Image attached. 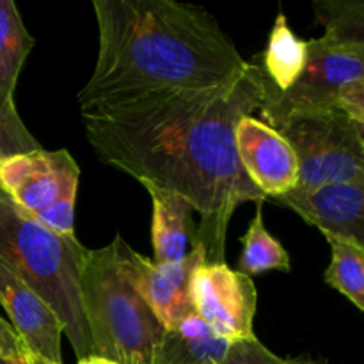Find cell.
Returning <instances> with one entry per match:
<instances>
[{
    "label": "cell",
    "mask_w": 364,
    "mask_h": 364,
    "mask_svg": "<svg viewBox=\"0 0 364 364\" xmlns=\"http://www.w3.org/2000/svg\"><path fill=\"white\" fill-rule=\"evenodd\" d=\"M313 9L323 39L364 52V0H316Z\"/></svg>",
    "instance_id": "obj_19"
},
{
    "label": "cell",
    "mask_w": 364,
    "mask_h": 364,
    "mask_svg": "<svg viewBox=\"0 0 364 364\" xmlns=\"http://www.w3.org/2000/svg\"><path fill=\"white\" fill-rule=\"evenodd\" d=\"M23 341H21L20 336L14 333L13 326L7 323L4 318H0V355L16 361V359L23 354Z\"/></svg>",
    "instance_id": "obj_24"
},
{
    "label": "cell",
    "mask_w": 364,
    "mask_h": 364,
    "mask_svg": "<svg viewBox=\"0 0 364 364\" xmlns=\"http://www.w3.org/2000/svg\"><path fill=\"white\" fill-rule=\"evenodd\" d=\"M16 364H63V363H53V361H48V359L41 358V355L34 354V352L28 350L27 347H25L23 354L20 355V358L14 361Z\"/></svg>",
    "instance_id": "obj_25"
},
{
    "label": "cell",
    "mask_w": 364,
    "mask_h": 364,
    "mask_svg": "<svg viewBox=\"0 0 364 364\" xmlns=\"http://www.w3.org/2000/svg\"><path fill=\"white\" fill-rule=\"evenodd\" d=\"M267 80L256 60L230 82L181 89L82 114L92 151L107 166L139 183H153L187 199L199 224L196 242L208 262H224L226 231L244 203L263 205L265 196L242 169L235 128L259 110Z\"/></svg>",
    "instance_id": "obj_1"
},
{
    "label": "cell",
    "mask_w": 364,
    "mask_h": 364,
    "mask_svg": "<svg viewBox=\"0 0 364 364\" xmlns=\"http://www.w3.org/2000/svg\"><path fill=\"white\" fill-rule=\"evenodd\" d=\"M0 304L11 318L14 333L34 354L63 363L60 338L64 326L48 302L25 283L9 263L0 258Z\"/></svg>",
    "instance_id": "obj_11"
},
{
    "label": "cell",
    "mask_w": 364,
    "mask_h": 364,
    "mask_svg": "<svg viewBox=\"0 0 364 364\" xmlns=\"http://www.w3.org/2000/svg\"><path fill=\"white\" fill-rule=\"evenodd\" d=\"M242 244H244V249L238 262V272L252 277L270 272V270H281V272L291 270L288 251L265 228L263 205H256V213L242 237Z\"/></svg>",
    "instance_id": "obj_17"
},
{
    "label": "cell",
    "mask_w": 364,
    "mask_h": 364,
    "mask_svg": "<svg viewBox=\"0 0 364 364\" xmlns=\"http://www.w3.org/2000/svg\"><path fill=\"white\" fill-rule=\"evenodd\" d=\"M75 201H77V191H70L57 199L55 203L48 205L32 215L36 223L41 224L50 233L60 238L75 237Z\"/></svg>",
    "instance_id": "obj_21"
},
{
    "label": "cell",
    "mask_w": 364,
    "mask_h": 364,
    "mask_svg": "<svg viewBox=\"0 0 364 364\" xmlns=\"http://www.w3.org/2000/svg\"><path fill=\"white\" fill-rule=\"evenodd\" d=\"M231 345L196 315L164 331L151 364H223Z\"/></svg>",
    "instance_id": "obj_14"
},
{
    "label": "cell",
    "mask_w": 364,
    "mask_h": 364,
    "mask_svg": "<svg viewBox=\"0 0 364 364\" xmlns=\"http://www.w3.org/2000/svg\"><path fill=\"white\" fill-rule=\"evenodd\" d=\"M191 301L199 318L231 343L255 340L258 291L252 277L226 262L203 263L191 279Z\"/></svg>",
    "instance_id": "obj_8"
},
{
    "label": "cell",
    "mask_w": 364,
    "mask_h": 364,
    "mask_svg": "<svg viewBox=\"0 0 364 364\" xmlns=\"http://www.w3.org/2000/svg\"><path fill=\"white\" fill-rule=\"evenodd\" d=\"M0 364H16L13 361V359H7V358H2V355H0Z\"/></svg>",
    "instance_id": "obj_27"
},
{
    "label": "cell",
    "mask_w": 364,
    "mask_h": 364,
    "mask_svg": "<svg viewBox=\"0 0 364 364\" xmlns=\"http://www.w3.org/2000/svg\"><path fill=\"white\" fill-rule=\"evenodd\" d=\"M77 364H119L116 361H110L107 358H100V355H89V358L78 359Z\"/></svg>",
    "instance_id": "obj_26"
},
{
    "label": "cell",
    "mask_w": 364,
    "mask_h": 364,
    "mask_svg": "<svg viewBox=\"0 0 364 364\" xmlns=\"http://www.w3.org/2000/svg\"><path fill=\"white\" fill-rule=\"evenodd\" d=\"M123 274L156 316L164 331L174 329L196 316L191 301V279L194 270L208 262L206 247L194 242L185 259L178 263H155L135 252L121 235L114 238Z\"/></svg>",
    "instance_id": "obj_7"
},
{
    "label": "cell",
    "mask_w": 364,
    "mask_h": 364,
    "mask_svg": "<svg viewBox=\"0 0 364 364\" xmlns=\"http://www.w3.org/2000/svg\"><path fill=\"white\" fill-rule=\"evenodd\" d=\"M299 162V185L308 192L327 185L364 183V141L359 127L340 107L304 110L269 123Z\"/></svg>",
    "instance_id": "obj_5"
},
{
    "label": "cell",
    "mask_w": 364,
    "mask_h": 364,
    "mask_svg": "<svg viewBox=\"0 0 364 364\" xmlns=\"http://www.w3.org/2000/svg\"><path fill=\"white\" fill-rule=\"evenodd\" d=\"M358 127H359V134H361V137L364 141V127H363V124H358Z\"/></svg>",
    "instance_id": "obj_28"
},
{
    "label": "cell",
    "mask_w": 364,
    "mask_h": 364,
    "mask_svg": "<svg viewBox=\"0 0 364 364\" xmlns=\"http://www.w3.org/2000/svg\"><path fill=\"white\" fill-rule=\"evenodd\" d=\"M80 297L92 355L119 364L153 363L164 327L121 270L114 242L87 251Z\"/></svg>",
    "instance_id": "obj_4"
},
{
    "label": "cell",
    "mask_w": 364,
    "mask_h": 364,
    "mask_svg": "<svg viewBox=\"0 0 364 364\" xmlns=\"http://www.w3.org/2000/svg\"><path fill=\"white\" fill-rule=\"evenodd\" d=\"M338 107L350 116L358 124L364 127V80L355 82L343 89L338 100Z\"/></svg>",
    "instance_id": "obj_23"
},
{
    "label": "cell",
    "mask_w": 364,
    "mask_h": 364,
    "mask_svg": "<svg viewBox=\"0 0 364 364\" xmlns=\"http://www.w3.org/2000/svg\"><path fill=\"white\" fill-rule=\"evenodd\" d=\"M270 203L295 212L322 235L345 238L364 249V183L291 191Z\"/></svg>",
    "instance_id": "obj_12"
},
{
    "label": "cell",
    "mask_w": 364,
    "mask_h": 364,
    "mask_svg": "<svg viewBox=\"0 0 364 364\" xmlns=\"http://www.w3.org/2000/svg\"><path fill=\"white\" fill-rule=\"evenodd\" d=\"M43 149L18 114L14 100L0 96V159Z\"/></svg>",
    "instance_id": "obj_20"
},
{
    "label": "cell",
    "mask_w": 364,
    "mask_h": 364,
    "mask_svg": "<svg viewBox=\"0 0 364 364\" xmlns=\"http://www.w3.org/2000/svg\"><path fill=\"white\" fill-rule=\"evenodd\" d=\"M308 57L309 41L291 31L283 13L277 14L267 48L259 55V60H256L270 91L276 95L287 92L302 75Z\"/></svg>",
    "instance_id": "obj_15"
},
{
    "label": "cell",
    "mask_w": 364,
    "mask_h": 364,
    "mask_svg": "<svg viewBox=\"0 0 364 364\" xmlns=\"http://www.w3.org/2000/svg\"><path fill=\"white\" fill-rule=\"evenodd\" d=\"M323 237L331 247V263L323 279L364 313V249L345 238Z\"/></svg>",
    "instance_id": "obj_18"
},
{
    "label": "cell",
    "mask_w": 364,
    "mask_h": 364,
    "mask_svg": "<svg viewBox=\"0 0 364 364\" xmlns=\"http://www.w3.org/2000/svg\"><path fill=\"white\" fill-rule=\"evenodd\" d=\"M223 364H327L320 359L297 358V359H284L270 352L258 338L255 340L237 341L231 345L228 352L226 361Z\"/></svg>",
    "instance_id": "obj_22"
},
{
    "label": "cell",
    "mask_w": 364,
    "mask_h": 364,
    "mask_svg": "<svg viewBox=\"0 0 364 364\" xmlns=\"http://www.w3.org/2000/svg\"><path fill=\"white\" fill-rule=\"evenodd\" d=\"M36 39L28 34L13 0H0V96L14 100L18 77Z\"/></svg>",
    "instance_id": "obj_16"
},
{
    "label": "cell",
    "mask_w": 364,
    "mask_h": 364,
    "mask_svg": "<svg viewBox=\"0 0 364 364\" xmlns=\"http://www.w3.org/2000/svg\"><path fill=\"white\" fill-rule=\"evenodd\" d=\"M98 57L80 112L110 109L240 75L249 60L206 9L174 0H95Z\"/></svg>",
    "instance_id": "obj_2"
},
{
    "label": "cell",
    "mask_w": 364,
    "mask_h": 364,
    "mask_svg": "<svg viewBox=\"0 0 364 364\" xmlns=\"http://www.w3.org/2000/svg\"><path fill=\"white\" fill-rule=\"evenodd\" d=\"M235 146L242 169L267 201L297 188V156L272 127L252 116L242 117L235 128Z\"/></svg>",
    "instance_id": "obj_10"
},
{
    "label": "cell",
    "mask_w": 364,
    "mask_h": 364,
    "mask_svg": "<svg viewBox=\"0 0 364 364\" xmlns=\"http://www.w3.org/2000/svg\"><path fill=\"white\" fill-rule=\"evenodd\" d=\"M87 251L77 237L50 233L0 191V258L55 311L77 359L92 355L80 297V269Z\"/></svg>",
    "instance_id": "obj_3"
},
{
    "label": "cell",
    "mask_w": 364,
    "mask_h": 364,
    "mask_svg": "<svg viewBox=\"0 0 364 364\" xmlns=\"http://www.w3.org/2000/svg\"><path fill=\"white\" fill-rule=\"evenodd\" d=\"M80 167L66 149L0 159V191L27 215H36L66 192L78 191Z\"/></svg>",
    "instance_id": "obj_9"
},
{
    "label": "cell",
    "mask_w": 364,
    "mask_h": 364,
    "mask_svg": "<svg viewBox=\"0 0 364 364\" xmlns=\"http://www.w3.org/2000/svg\"><path fill=\"white\" fill-rule=\"evenodd\" d=\"M153 205L151 244L153 262L178 263L188 255V244L196 242V224L191 203L180 194L153 183H141Z\"/></svg>",
    "instance_id": "obj_13"
},
{
    "label": "cell",
    "mask_w": 364,
    "mask_h": 364,
    "mask_svg": "<svg viewBox=\"0 0 364 364\" xmlns=\"http://www.w3.org/2000/svg\"><path fill=\"white\" fill-rule=\"evenodd\" d=\"M364 80V52L334 45L322 36L309 39V57L299 80L283 95L267 85V98L258 110L263 123L304 110L338 107L343 89Z\"/></svg>",
    "instance_id": "obj_6"
}]
</instances>
